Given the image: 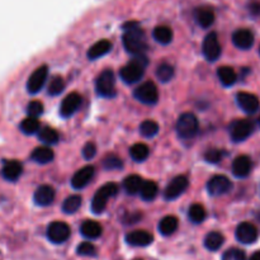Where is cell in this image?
<instances>
[{"label":"cell","instance_id":"6da1fadb","mask_svg":"<svg viewBox=\"0 0 260 260\" xmlns=\"http://www.w3.org/2000/svg\"><path fill=\"white\" fill-rule=\"evenodd\" d=\"M123 46L128 53L134 56L144 55L147 50L146 36L136 22H128L123 25Z\"/></svg>","mask_w":260,"mask_h":260},{"label":"cell","instance_id":"7a4b0ae2","mask_svg":"<svg viewBox=\"0 0 260 260\" xmlns=\"http://www.w3.org/2000/svg\"><path fill=\"white\" fill-rule=\"evenodd\" d=\"M147 65H149V60H147L146 56H135L131 62H128L121 69L119 76L126 84H135L141 80Z\"/></svg>","mask_w":260,"mask_h":260},{"label":"cell","instance_id":"3957f363","mask_svg":"<svg viewBox=\"0 0 260 260\" xmlns=\"http://www.w3.org/2000/svg\"><path fill=\"white\" fill-rule=\"evenodd\" d=\"M118 193V185L116 183H107L103 187L99 188L94 194L93 201H91V211L95 215H101L104 212L107 207V202L109 198L114 197Z\"/></svg>","mask_w":260,"mask_h":260},{"label":"cell","instance_id":"277c9868","mask_svg":"<svg viewBox=\"0 0 260 260\" xmlns=\"http://www.w3.org/2000/svg\"><path fill=\"white\" fill-rule=\"evenodd\" d=\"M200 123L197 117L193 113H183L178 118L177 122V134L180 139L190 140L198 134Z\"/></svg>","mask_w":260,"mask_h":260},{"label":"cell","instance_id":"5b68a950","mask_svg":"<svg viewBox=\"0 0 260 260\" xmlns=\"http://www.w3.org/2000/svg\"><path fill=\"white\" fill-rule=\"evenodd\" d=\"M96 93L104 98L116 95V78L112 70H104L95 81Z\"/></svg>","mask_w":260,"mask_h":260},{"label":"cell","instance_id":"8992f818","mask_svg":"<svg viewBox=\"0 0 260 260\" xmlns=\"http://www.w3.org/2000/svg\"><path fill=\"white\" fill-rule=\"evenodd\" d=\"M134 95L137 101L144 104H155L159 101V90L152 81H145L137 86L134 91Z\"/></svg>","mask_w":260,"mask_h":260},{"label":"cell","instance_id":"52a82bcc","mask_svg":"<svg viewBox=\"0 0 260 260\" xmlns=\"http://www.w3.org/2000/svg\"><path fill=\"white\" fill-rule=\"evenodd\" d=\"M71 235L68 223L62 221H53L47 228V238L53 244H63Z\"/></svg>","mask_w":260,"mask_h":260},{"label":"cell","instance_id":"ba28073f","mask_svg":"<svg viewBox=\"0 0 260 260\" xmlns=\"http://www.w3.org/2000/svg\"><path fill=\"white\" fill-rule=\"evenodd\" d=\"M254 131V123L249 119H238L230 126V136L234 142H243Z\"/></svg>","mask_w":260,"mask_h":260},{"label":"cell","instance_id":"9c48e42d","mask_svg":"<svg viewBox=\"0 0 260 260\" xmlns=\"http://www.w3.org/2000/svg\"><path fill=\"white\" fill-rule=\"evenodd\" d=\"M188 185H189V180L185 175H178L175 177L172 182L168 184V187L165 188L164 197L167 201H174L178 197L183 194V193L187 190Z\"/></svg>","mask_w":260,"mask_h":260},{"label":"cell","instance_id":"30bf717a","mask_svg":"<svg viewBox=\"0 0 260 260\" xmlns=\"http://www.w3.org/2000/svg\"><path fill=\"white\" fill-rule=\"evenodd\" d=\"M202 51L207 61H216L221 56V45L218 42L217 33L211 32L206 36L202 45Z\"/></svg>","mask_w":260,"mask_h":260},{"label":"cell","instance_id":"8fae6325","mask_svg":"<svg viewBox=\"0 0 260 260\" xmlns=\"http://www.w3.org/2000/svg\"><path fill=\"white\" fill-rule=\"evenodd\" d=\"M233 189V183L225 175H215L207 182V190L211 196H222Z\"/></svg>","mask_w":260,"mask_h":260},{"label":"cell","instance_id":"7c38bea8","mask_svg":"<svg viewBox=\"0 0 260 260\" xmlns=\"http://www.w3.org/2000/svg\"><path fill=\"white\" fill-rule=\"evenodd\" d=\"M48 76V68L46 65L40 66V68L36 69L30 76L28 78L27 81V90L30 94H36L43 88L46 80H47Z\"/></svg>","mask_w":260,"mask_h":260},{"label":"cell","instance_id":"4fadbf2b","mask_svg":"<svg viewBox=\"0 0 260 260\" xmlns=\"http://www.w3.org/2000/svg\"><path fill=\"white\" fill-rule=\"evenodd\" d=\"M235 236L239 243L249 245V244H253L256 241V239H258V230H256V228L253 223L241 222L236 228Z\"/></svg>","mask_w":260,"mask_h":260},{"label":"cell","instance_id":"5bb4252c","mask_svg":"<svg viewBox=\"0 0 260 260\" xmlns=\"http://www.w3.org/2000/svg\"><path fill=\"white\" fill-rule=\"evenodd\" d=\"M81 104V96L78 93H70L63 98L60 106V114L63 118H69L79 109Z\"/></svg>","mask_w":260,"mask_h":260},{"label":"cell","instance_id":"9a60e30c","mask_svg":"<svg viewBox=\"0 0 260 260\" xmlns=\"http://www.w3.org/2000/svg\"><path fill=\"white\" fill-rule=\"evenodd\" d=\"M236 102H238L239 107H240L245 113L253 114L259 109L258 96L254 95V94L251 93L240 91V93H238V95H236Z\"/></svg>","mask_w":260,"mask_h":260},{"label":"cell","instance_id":"2e32d148","mask_svg":"<svg viewBox=\"0 0 260 260\" xmlns=\"http://www.w3.org/2000/svg\"><path fill=\"white\" fill-rule=\"evenodd\" d=\"M94 177V167L91 165H86V167L81 168L78 172L74 174L73 179H71V185L74 189H83L89 184Z\"/></svg>","mask_w":260,"mask_h":260},{"label":"cell","instance_id":"e0dca14e","mask_svg":"<svg viewBox=\"0 0 260 260\" xmlns=\"http://www.w3.org/2000/svg\"><path fill=\"white\" fill-rule=\"evenodd\" d=\"M33 200H35L36 205L40 207H47V206L52 205L53 200H55V189L51 185H41L36 189Z\"/></svg>","mask_w":260,"mask_h":260},{"label":"cell","instance_id":"ac0fdd59","mask_svg":"<svg viewBox=\"0 0 260 260\" xmlns=\"http://www.w3.org/2000/svg\"><path fill=\"white\" fill-rule=\"evenodd\" d=\"M152 241H154V236L145 230L132 231L126 236V243L131 246H137V248L149 246Z\"/></svg>","mask_w":260,"mask_h":260},{"label":"cell","instance_id":"d6986e66","mask_svg":"<svg viewBox=\"0 0 260 260\" xmlns=\"http://www.w3.org/2000/svg\"><path fill=\"white\" fill-rule=\"evenodd\" d=\"M233 42L240 50H249L254 45V35L246 28H240L233 35Z\"/></svg>","mask_w":260,"mask_h":260},{"label":"cell","instance_id":"ffe728a7","mask_svg":"<svg viewBox=\"0 0 260 260\" xmlns=\"http://www.w3.org/2000/svg\"><path fill=\"white\" fill-rule=\"evenodd\" d=\"M251 160L246 155H240L233 162V173L238 178H246L251 172Z\"/></svg>","mask_w":260,"mask_h":260},{"label":"cell","instance_id":"44dd1931","mask_svg":"<svg viewBox=\"0 0 260 260\" xmlns=\"http://www.w3.org/2000/svg\"><path fill=\"white\" fill-rule=\"evenodd\" d=\"M23 167L18 160H8L4 162V167H3L2 174L9 182H15V180L19 179V177L22 175Z\"/></svg>","mask_w":260,"mask_h":260},{"label":"cell","instance_id":"7402d4cb","mask_svg":"<svg viewBox=\"0 0 260 260\" xmlns=\"http://www.w3.org/2000/svg\"><path fill=\"white\" fill-rule=\"evenodd\" d=\"M102 231H103V229H102L101 223L93 220L84 221L80 226L81 235H83L84 238L89 239V240H94V239L101 238Z\"/></svg>","mask_w":260,"mask_h":260},{"label":"cell","instance_id":"603a6c76","mask_svg":"<svg viewBox=\"0 0 260 260\" xmlns=\"http://www.w3.org/2000/svg\"><path fill=\"white\" fill-rule=\"evenodd\" d=\"M194 18L201 27L208 28L215 22V13H213V10L211 8L201 7L198 9H196Z\"/></svg>","mask_w":260,"mask_h":260},{"label":"cell","instance_id":"cb8c5ba5","mask_svg":"<svg viewBox=\"0 0 260 260\" xmlns=\"http://www.w3.org/2000/svg\"><path fill=\"white\" fill-rule=\"evenodd\" d=\"M112 50V43L108 40H101L96 43H94L88 51V58L89 60H96L99 57L106 56L109 51Z\"/></svg>","mask_w":260,"mask_h":260},{"label":"cell","instance_id":"d4e9b609","mask_svg":"<svg viewBox=\"0 0 260 260\" xmlns=\"http://www.w3.org/2000/svg\"><path fill=\"white\" fill-rule=\"evenodd\" d=\"M30 157H32L33 161L38 162V164H48L53 160L55 154L48 146H41L33 150Z\"/></svg>","mask_w":260,"mask_h":260},{"label":"cell","instance_id":"484cf974","mask_svg":"<svg viewBox=\"0 0 260 260\" xmlns=\"http://www.w3.org/2000/svg\"><path fill=\"white\" fill-rule=\"evenodd\" d=\"M178 226H179V221L175 216H167L159 222V231L161 235L170 236L178 230Z\"/></svg>","mask_w":260,"mask_h":260},{"label":"cell","instance_id":"4316f807","mask_svg":"<svg viewBox=\"0 0 260 260\" xmlns=\"http://www.w3.org/2000/svg\"><path fill=\"white\" fill-rule=\"evenodd\" d=\"M217 76L223 86H233L238 79L235 70L230 66H221L217 70Z\"/></svg>","mask_w":260,"mask_h":260},{"label":"cell","instance_id":"83f0119b","mask_svg":"<svg viewBox=\"0 0 260 260\" xmlns=\"http://www.w3.org/2000/svg\"><path fill=\"white\" fill-rule=\"evenodd\" d=\"M140 196L144 201H147V202H151L156 198L157 193H159V187L155 182L152 180H146V182L142 183L141 189H140Z\"/></svg>","mask_w":260,"mask_h":260},{"label":"cell","instance_id":"f1b7e54d","mask_svg":"<svg viewBox=\"0 0 260 260\" xmlns=\"http://www.w3.org/2000/svg\"><path fill=\"white\" fill-rule=\"evenodd\" d=\"M225 243V238L218 231H212L205 238V246L210 251H217Z\"/></svg>","mask_w":260,"mask_h":260},{"label":"cell","instance_id":"f546056e","mask_svg":"<svg viewBox=\"0 0 260 260\" xmlns=\"http://www.w3.org/2000/svg\"><path fill=\"white\" fill-rule=\"evenodd\" d=\"M152 36L160 45H169L173 41V30L168 25H157L152 32Z\"/></svg>","mask_w":260,"mask_h":260},{"label":"cell","instance_id":"4dcf8cb0","mask_svg":"<svg viewBox=\"0 0 260 260\" xmlns=\"http://www.w3.org/2000/svg\"><path fill=\"white\" fill-rule=\"evenodd\" d=\"M144 183L142 178L140 175H128L126 179L123 180V188L126 193L128 194H137L141 189V185Z\"/></svg>","mask_w":260,"mask_h":260},{"label":"cell","instance_id":"1f68e13d","mask_svg":"<svg viewBox=\"0 0 260 260\" xmlns=\"http://www.w3.org/2000/svg\"><path fill=\"white\" fill-rule=\"evenodd\" d=\"M129 155H131L132 160H135L136 162H142L149 157L150 150L149 147H147V145L135 144L134 146H131V149H129Z\"/></svg>","mask_w":260,"mask_h":260},{"label":"cell","instance_id":"d6a6232c","mask_svg":"<svg viewBox=\"0 0 260 260\" xmlns=\"http://www.w3.org/2000/svg\"><path fill=\"white\" fill-rule=\"evenodd\" d=\"M40 121L37 118H32V117H27L20 122V131L24 135H35L40 131Z\"/></svg>","mask_w":260,"mask_h":260},{"label":"cell","instance_id":"836d02e7","mask_svg":"<svg viewBox=\"0 0 260 260\" xmlns=\"http://www.w3.org/2000/svg\"><path fill=\"white\" fill-rule=\"evenodd\" d=\"M80 207H81V197L76 194L68 197L62 203V211L65 213H68V215H73V213H75Z\"/></svg>","mask_w":260,"mask_h":260},{"label":"cell","instance_id":"e575fe53","mask_svg":"<svg viewBox=\"0 0 260 260\" xmlns=\"http://www.w3.org/2000/svg\"><path fill=\"white\" fill-rule=\"evenodd\" d=\"M188 217L193 223H202L206 218V210L202 205L194 203L189 207L188 211Z\"/></svg>","mask_w":260,"mask_h":260},{"label":"cell","instance_id":"d590c367","mask_svg":"<svg viewBox=\"0 0 260 260\" xmlns=\"http://www.w3.org/2000/svg\"><path fill=\"white\" fill-rule=\"evenodd\" d=\"M159 132V124L151 119H146L140 124V134L146 139H151V137L156 136Z\"/></svg>","mask_w":260,"mask_h":260},{"label":"cell","instance_id":"8d00e7d4","mask_svg":"<svg viewBox=\"0 0 260 260\" xmlns=\"http://www.w3.org/2000/svg\"><path fill=\"white\" fill-rule=\"evenodd\" d=\"M38 139L41 142L46 145H53L58 141V134L53 128L50 127H43L38 131Z\"/></svg>","mask_w":260,"mask_h":260},{"label":"cell","instance_id":"74e56055","mask_svg":"<svg viewBox=\"0 0 260 260\" xmlns=\"http://www.w3.org/2000/svg\"><path fill=\"white\" fill-rule=\"evenodd\" d=\"M156 78L159 79L161 83H168L173 79L174 76V69H173L172 65L169 63H161L159 68L156 69Z\"/></svg>","mask_w":260,"mask_h":260},{"label":"cell","instance_id":"f35d334b","mask_svg":"<svg viewBox=\"0 0 260 260\" xmlns=\"http://www.w3.org/2000/svg\"><path fill=\"white\" fill-rule=\"evenodd\" d=\"M63 89H65V81H63V79L61 76H55L50 81V84H48V94L52 96L62 93Z\"/></svg>","mask_w":260,"mask_h":260},{"label":"cell","instance_id":"ab89813d","mask_svg":"<svg viewBox=\"0 0 260 260\" xmlns=\"http://www.w3.org/2000/svg\"><path fill=\"white\" fill-rule=\"evenodd\" d=\"M103 167L107 170H118L123 167V162L116 155H108L106 156V159L103 160Z\"/></svg>","mask_w":260,"mask_h":260},{"label":"cell","instance_id":"60d3db41","mask_svg":"<svg viewBox=\"0 0 260 260\" xmlns=\"http://www.w3.org/2000/svg\"><path fill=\"white\" fill-rule=\"evenodd\" d=\"M43 111V104L40 101H32L27 106V114L28 117H32V118H38L40 116H42Z\"/></svg>","mask_w":260,"mask_h":260},{"label":"cell","instance_id":"b9f144b4","mask_svg":"<svg viewBox=\"0 0 260 260\" xmlns=\"http://www.w3.org/2000/svg\"><path fill=\"white\" fill-rule=\"evenodd\" d=\"M76 253L81 256H95L96 255V248L91 243H81L76 249Z\"/></svg>","mask_w":260,"mask_h":260},{"label":"cell","instance_id":"7bdbcfd3","mask_svg":"<svg viewBox=\"0 0 260 260\" xmlns=\"http://www.w3.org/2000/svg\"><path fill=\"white\" fill-rule=\"evenodd\" d=\"M222 260H246L245 253L240 249H229L225 254H223Z\"/></svg>","mask_w":260,"mask_h":260},{"label":"cell","instance_id":"ee69618b","mask_svg":"<svg viewBox=\"0 0 260 260\" xmlns=\"http://www.w3.org/2000/svg\"><path fill=\"white\" fill-rule=\"evenodd\" d=\"M222 156H223V152L221 151V150L212 149V150H208V151L206 152L205 159L206 161L210 162V164H217V162L221 161Z\"/></svg>","mask_w":260,"mask_h":260},{"label":"cell","instance_id":"f6af8a7d","mask_svg":"<svg viewBox=\"0 0 260 260\" xmlns=\"http://www.w3.org/2000/svg\"><path fill=\"white\" fill-rule=\"evenodd\" d=\"M96 154V146L94 142H86L85 146L83 147V156L86 160H90L95 156Z\"/></svg>","mask_w":260,"mask_h":260},{"label":"cell","instance_id":"bcb514c9","mask_svg":"<svg viewBox=\"0 0 260 260\" xmlns=\"http://www.w3.org/2000/svg\"><path fill=\"white\" fill-rule=\"evenodd\" d=\"M250 12L253 13L254 15H259L260 14V4H258V3H253L250 7Z\"/></svg>","mask_w":260,"mask_h":260},{"label":"cell","instance_id":"7dc6e473","mask_svg":"<svg viewBox=\"0 0 260 260\" xmlns=\"http://www.w3.org/2000/svg\"><path fill=\"white\" fill-rule=\"evenodd\" d=\"M250 260H260V250L259 251H255V253L251 255Z\"/></svg>","mask_w":260,"mask_h":260},{"label":"cell","instance_id":"c3c4849f","mask_svg":"<svg viewBox=\"0 0 260 260\" xmlns=\"http://www.w3.org/2000/svg\"><path fill=\"white\" fill-rule=\"evenodd\" d=\"M259 124H260V117H259Z\"/></svg>","mask_w":260,"mask_h":260},{"label":"cell","instance_id":"681fc988","mask_svg":"<svg viewBox=\"0 0 260 260\" xmlns=\"http://www.w3.org/2000/svg\"><path fill=\"white\" fill-rule=\"evenodd\" d=\"M259 52H260V48H259Z\"/></svg>","mask_w":260,"mask_h":260},{"label":"cell","instance_id":"f907efd6","mask_svg":"<svg viewBox=\"0 0 260 260\" xmlns=\"http://www.w3.org/2000/svg\"><path fill=\"white\" fill-rule=\"evenodd\" d=\"M137 260H140V259H137Z\"/></svg>","mask_w":260,"mask_h":260}]
</instances>
